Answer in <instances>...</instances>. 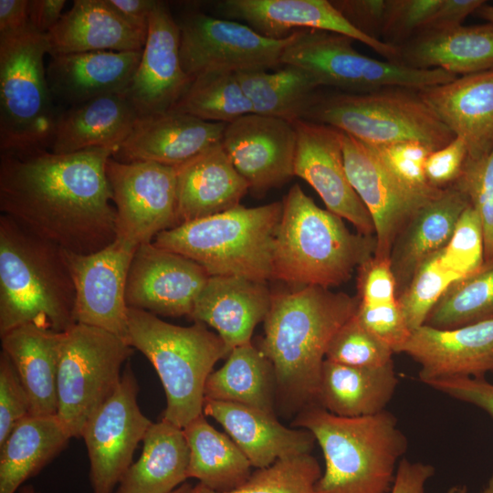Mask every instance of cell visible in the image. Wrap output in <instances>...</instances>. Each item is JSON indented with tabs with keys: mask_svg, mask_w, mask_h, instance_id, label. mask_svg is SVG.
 Segmentation results:
<instances>
[{
	"mask_svg": "<svg viewBox=\"0 0 493 493\" xmlns=\"http://www.w3.org/2000/svg\"><path fill=\"white\" fill-rule=\"evenodd\" d=\"M117 151L1 152L2 215L65 251L86 255L106 247L116 238L106 163Z\"/></svg>",
	"mask_w": 493,
	"mask_h": 493,
	"instance_id": "obj_1",
	"label": "cell"
},
{
	"mask_svg": "<svg viewBox=\"0 0 493 493\" xmlns=\"http://www.w3.org/2000/svg\"><path fill=\"white\" fill-rule=\"evenodd\" d=\"M358 305L357 297L319 286L272 295L264 337L257 346L272 363L281 413L298 414L318 404L330 341Z\"/></svg>",
	"mask_w": 493,
	"mask_h": 493,
	"instance_id": "obj_2",
	"label": "cell"
},
{
	"mask_svg": "<svg viewBox=\"0 0 493 493\" xmlns=\"http://www.w3.org/2000/svg\"><path fill=\"white\" fill-rule=\"evenodd\" d=\"M291 426L309 431L321 448L325 470L317 493L391 492L408 446L392 413L342 417L312 404L296 414Z\"/></svg>",
	"mask_w": 493,
	"mask_h": 493,
	"instance_id": "obj_3",
	"label": "cell"
},
{
	"mask_svg": "<svg viewBox=\"0 0 493 493\" xmlns=\"http://www.w3.org/2000/svg\"><path fill=\"white\" fill-rule=\"evenodd\" d=\"M76 292L63 249L0 216V336L26 324L65 332Z\"/></svg>",
	"mask_w": 493,
	"mask_h": 493,
	"instance_id": "obj_4",
	"label": "cell"
},
{
	"mask_svg": "<svg viewBox=\"0 0 493 493\" xmlns=\"http://www.w3.org/2000/svg\"><path fill=\"white\" fill-rule=\"evenodd\" d=\"M273 250L272 278L299 288L347 281L372 257L375 236L351 233L342 218L319 207L299 184L282 201Z\"/></svg>",
	"mask_w": 493,
	"mask_h": 493,
	"instance_id": "obj_5",
	"label": "cell"
},
{
	"mask_svg": "<svg viewBox=\"0 0 493 493\" xmlns=\"http://www.w3.org/2000/svg\"><path fill=\"white\" fill-rule=\"evenodd\" d=\"M282 202L227 211L160 233L156 246L199 264L210 276L272 278L273 250Z\"/></svg>",
	"mask_w": 493,
	"mask_h": 493,
	"instance_id": "obj_6",
	"label": "cell"
},
{
	"mask_svg": "<svg viewBox=\"0 0 493 493\" xmlns=\"http://www.w3.org/2000/svg\"><path fill=\"white\" fill-rule=\"evenodd\" d=\"M128 343L154 367L164 389L163 419L184 428L203 414L205 386L230 351L204 323L184 327L142 309L128 310Z\"/></svg>",
	"mask_w": 493,
	"mask_h": 493,
	"instance_id": "obj_7",
	"label": "cell"
},
{
	"mask_svg": "<svg viewBox=\"0 0 493 493\" xmlns=\"http://www.w3.org/2000/svg\"><path fill=\"white\" fill-rule=\"evenodd\" d=\"M304 120L333 127L369 146L419 141L435 151L455 138L418 90L401 88L320 94Z\"/></svg>",
	"mask_w": 493,
	"mask_h": 493,
	"instance_id": "obj_8",
	"label": "cell"
},
{
	"mask_svg": "<svg viewBox=\"0 0 493 493\" xmlns=\"http://www.w3.org/2000/svg\"><path fill=\"white\" fill-rule=\"evenodd\" d=\"M46 34L32 27L0 37V152L50 145L60 111L51 94L44 57Z\"/></svg>",
	"mask_w": 493,
	"mask_h": 493,
	"instance_id": "obj_9",
	"label": "cell"
},
{
	"mask_svg": "<svg viewBox=\"0 0 493 493\" xmlns=\"http://www.w3.org/2000/svg\"><path fill=\"white\" fill-rule=\"evenodd\" d=\"M352 41L329 31L299 30L290 36L280 64L301 68L320 87H332L346 93L392 88L421 90L456 78L442 69H420L370 58L357 51Z\"/></svg>",
	"mask_w": 493,
	"mask_h": 493,
	"instance_id": "obj_10",
	"label": "cell"
},
{
	"mask_svg": "<svg viewBox=\"0 0 493 493\" xmlns=\"http://www.w3.org/2000/svg\"><path fill=\"white\" fill-rule=\"evenodd\" d=\"M133 348L100 328L76 323L65 331L58 372V416L72 438L115 393Z\"/></svg>",
	"mask_w": 493,
	"mask_h": 493,
	"instance_id": "obj_11",
	"label": "cell"
},
{
	"mask_svg": "<svg viewBox=\"0 0 493 493\" xmlns=\"http://www.w3.org/2000/svg\"><path fill=\"white\" fill-rule=\"evenodd\" d=\"M106 174L116 208V240L137 249L178 226L177 167L111 156Z\"/></svg>",
	"mask_w": 493,
	"mask_h": 493,
	"instance_id": "obj_12",
	"label": "cell"
},
{
	"mask_svg": "<svg viewBox=\"0 0 493 493\" xmlns=\"http://www.w3.org/2000/svg\"><path fill=\"white\" fill-rule=\"evenodd\" d=\"M176 21L182 65L192 79L206 72L237 73L277 67L290 37L267 38L245 24L196 10L184 13Z\"/></svg>",
	"mask_w": 493,
	"mask_h": 493,
	"instance_id": "obj_13",
	"label": "cell"
},
{
	"mask_svg": "<svg viewBox=\"0 0 493 493\" xmlns=\"http://www.w3.org/2000/svg\"><path fill=\"white\" fill-rule=\"evenodd\" d=\"M138 393V381L127 362L119 387L82 430L92 493H114L152 424L140 409Z\"/></svg>",
	"mask_w": 493,
	"mask_h": 493,
	"instance_id": "obj_14",
	"label": "cell"
},
{
	"mask_svg": "<svg viewBox=\"0 0 493 493\" xmlns=\"http://www.w3.org/2000/svg\"><path fill=\"white\" fill-rule=\"evenodd\" d=\"M135 250L116 239L91 254L63 250L75 287L76 323L102 329L128 343L126 282Z\"/></svg>",
	"mask_w": 493,
	"mask_h": 493,
	"instance_id": "obj_15",
	"label": "cell"
},
{
	"mask_svg": "<svg viewBox=\"0 0 493 493\" xmlns=\"http://www.w3.org/2000/svg\"><path fill=\"white\" fill-rule=\"evenodd\" d=\"M297 132L294 176L306 181L327 210L351 223L357 232L375 236L371 215L348 178L342 132L306 120L292 122Z\"/></svg>",
	"mask_w": 493,
	"mask_h": 493,
	"instance_id": "obj_16",
	"label": "cell"
},
{
	"mask_svg": "<svg viewBox=\"0 0 493 493\" xmlns=\"http://www.w3.org/2000/svg\"><path fill=\"white\" fill-rule=\"evenodd\" d=\"M210 275L194 260L153 242L137 247L126 282L128 308L179 317L192 312Z\"/></svg>",
	"mask_w": 493,
	"mask_h": 493,
	"instance_id": "obj_17",
	"label": "cell"
},
{
	"mask_svg": "<svg viewBox=\"0 0 493 493\" xmlns=\"http://www.w3.org/2000/svg\"><path fill=\"white\" fill-rule=\"evenodd\" d=\"M342 132V131H341ZM343 158L350 183L372 219L377 247L374 257L389 258L398 233L433 195L403 184L367 144L342 132Z\"/></svg>",
	"mask_w": 493,
	"mask_h": 493,
	"instance_id": "obj_18",
	"label": "cell"
},
{
	"mask_svg": "<svg viewBox=\"0 0 493 493\" xmlns=\"http://www.w3.org/2000/svg\"><path fill=\"white\" fill-rule=\"evenodd\" d=\"M221 144L255 193L279 187L294 176L297 132L290 121L249 113L227 123Z\"/></svg>",
	"mask_w": 493,
	"mask_h": 493,
	"instance_id": "obj_19",
	"label": "cell"
},
{
	"mask_svg": "<svg viewBox=\"0 0 493 493\" xmlns=\"http://www.w3.org/2000/svg\"><path fill=\"white\" fill-rule=\"evenodd\" d=\"M214 9L267 38L284 39L303 29L329 31L368 46L386 60L399 62V47L363 34L329 0H222L214 4Z\"/></svg>",
	"mask_w": 493,
	"mask_h": 493,
	"instance_id": "obj_20",
	"label": "cell"
},
{
	"mask_svg": "<svg viewBox=\"0 0 493 493\" xmlns=\"http://www.w3.org/2000/svg\"><path fill=\"white\" fill-rule=\"evenodd\" d=\"M192 81L181 61L178 23L167 4L156 1L127 96L139 117L160 114L175 106Z\"/></svg>",
	"mask_w": 493,
	"mask_h": 493,
	"instance_id": "obj_21",
	"label": "cell"
},
{
	"mask_svg": "<svg viewBox=\"0 0 493 493\" xmlns=\"http://www.w3.org/2000/svg\"><path fill=\"white\" fill-rule=\"evenodd\" d=\"M398 352L420 365L422 383L436 379L484 378L493 372V320L455 329L427 325L411 331Z\"/></svg>",
	"mask_w": 493,
	"mask_h": 493,
	"instance_id": "obj_22",
	"label": "cell"
},
{
	"mask_svg": "<svg viewBox=\"0 0 493 493\" xmlns=\"http://www.w3.org/2000/svg\"><path fill=\"white\" fill-rule=\"evenodd\" d=\"M226 125L173 110L139 117L113 158L178 167L221 142Z\"/></svg>",
	"mask_w": 493,
	"mask_h": 493,
	"instance_id": "obj_23",
	"label": "cell"
},
{
	"mask_svg": "<svg viewBox=\"0 0 493 493\" xmlns=\"http://www.w3.org/2000/svg\"><path fill=\"white\" fill-rule=\"evenodd\" d=\"M440 121L467 145L468 159L493 149V69L418 90Z\"/></svg>",
	"mask_w": 493,
	"mask_h": 493,
	"instance_id": "obj_24",
	"label": "cell"
},
{
	"mask_svg": "<svg viewBox=\"0 0 493 493\" xmlns=\"http://www.w3.org/2000/svg\"><path fill=\"white\" fill-rule=\"evenodd\" d=\"M267 282L236 276H210L189 315L214 328L231 351L251 342L256 326L269 310Z\"/></svg>",
	"mask_w": 493,
	"mask_h": 493,
	"instance_id": "obj_25",
	"label": "cell"
},
{
	"mask_svg": "<svg viewBox=\"0 0 493 493\" xmlns=\"http://www.w3.org/2000/svg\"><path fill=\"white\" fill-rule=\"evenodd\" d=\"M142 54V50L50 56L47 78L55 102L70 107L104 95L127 93Z\"/></svg>",
	"mask_w": 493,
	"mask_h": 493,
	"instance_id": "obj_26",
	"label": "cell"
},
{
	"mask_svg": "<svg viewBox=\"0 0 493 493\" xmlns=\"http://www.w3.org/2000/svg\"><path fill=\"white\" fill-rule=\"evenodd\" d=\"M469 205L467 194L453 184L427 200L404 226L389 257L397 297L418 267L447 245Z\"/></svg>",
	"mask_w": 493,
	"mask_h": 493,
	"instance_id": "obj_27",
	"label": "cell"
},
{
	"mask_svg": "<svg viewBox=\"0 0 493 493\" xmlns=\"http://www.w3.org/2000/svg\"><path fill=\"white\" fill-rule=\"evenodd\" d=\"M203 413L222 425L257 468L280 458L310 454L316 442L309 431L288 428L275 414L239 404L205 399Z\"/></svg>",
	"mask_w": 493,
	"mask_h": 493,
	"instance_id": "obj_28",
	"label": "cell"
},
{
	"mask_svg": "<svg viewBox=\"0 0 493 493\" xmlns=\"http://www.w3.org/2000/svg\"><path fill=\"white\" fill-rule=\"evenodd\" d=\"M249 190L221 142L177 167L178 226L239 205Z\"/></svg>",
	"mask_w": 493,
	"mask_h": 493,
	"instance_id": "obj_29",
	"label": "cell"
},
{
	"mask_svg": "<svg viewBox=\"0 0 493 493\" xmlns=\"http://www.w3.org/2000/svg\"><path fill=\"white\" fill-rule=\"evenodd\" d=\"M139 115L127 93L104 95L60 111L49 150L78 152L93 148H118L128 138Z\"/></svg>",
	"mask_w": 493,
	"mask_h": 493,
	"instance_id": "obj_30",
	"label": "cell"
},
{
	"mask_svg": "<svg viewBox=\"0 0 493 493\" xmlns=\"http://www.w3.org/2000/svg\"><path fill=\"white\" fill-rule=\"evenodd\" d=\"M1 337L2 351L13 362L30 403V415H57L58 372L65 332L34 324Z\"/></svg>",
	"mask_w": 493,
	"mask_h": 493,
	"instance_id": "obj_31",
	"label": "cell"
},
{
	"mask_svg": "<svg viewBox=\"0 0 493 493\" xmlns=\"http://www.w3.org/2000/svg\"><path fill=\"white\" fill-rule=\"evenodd\" d=\"M147 33L122 20L105 0H75L46 34L50 56L90 51H142Z\"/></svg>",
	"mask_w": 493,
	"mask_h": 493,
	"instance_id": "obj_32",
	"label": "cell"
},
{
	"mask_svg": "<svg viewBox=\"0 0 493 493\" xmlns=\"http://www.w3.org/2000/svg\"><path fill=\"white\" fill-rule=\"evenodd\" d=\"M399 63L466 76L493 69V24L420 33L399 46Z\"/></svg>",
	"mask_w": 493,
	"mask_h": 493,
	"instance_id": "obj_33",
	"label": "cell"
},
{
	"mask_svg": "<svg viewBox=\"0 0 493 493\" xmlns=\"http://www.w3.org/2000/svg\"><path fill=\"white\" fill-rule=\"evenodd\" d=\"M398 384L393 362L381 367H353L323 362L318 404L342 417H362L385 410Z\"/></svg>",
	"mask_w": 493,
	"mask_h": 493,
	"instance_id": "obj_34",
	"label": "cell"
},
{
	"mask_svg": "<svg viewBox=\"0 0 493 493\" xmlns=\"http://www.w3.org/2000/svg\"><path fill=\"white\" fill-rule=\"evenodd\" d=\"M72 437L57 415H27L0 445V493H16L58 456Z\"/></svg>",
	"mask_w": 493,
	"mask_h": 493,
	"instance_id": "obj_35",
	"label": "cell"
},
{
	"mask_svg": "<svg viewBox=\"0 0 493 493\" xmlns=\"http://www.w3.org/2000/svg\"><path fill=\"white\" fill-rule=\"evenodd\" d=\"M142 445L118 492L171 493L188 478L189 447L182 427L162 418L149 427Z\"/></svg>",
	"mask_w": 493,
	"mask_h": 493,
	"instance_id": "obj_36",
	"label": "cell"
},
{
	"mask_svg": "<svg viewBox=\"0 0 493 493\" xmlns=\"http://www.w3.org/2000/svg\"><path fill=\"white\" fill-rule=\"evenodd\" d=\"M183 429L189 447L188 478H196L217 493L233 491L248 480L252 473L248 458L226 433L213 427L204 414Z\"/></svg>",
	"mask_w": 493,
	"mask_h": 493,
	"instance_id": "obj_37",
	"label": "cell"
},
{
	"mask_svg": "<svg viewBox=\"0 0 493 493\" xmlns=\"http://www.w3.org/2000/svg\"><path fill=\"white\" fill-rule=\"evenodd\" d=\"M205 399L275 414L276 379L271 362L252 341L234 348L225 364L208 376Z\"/></svg>",
	"mask_w": 493,
	"mask_h": 493,
	"instance_id": "obj_38",
	"label": "cell"
},
{
	"mask_svg": "<svg viewBox=\"0 0 493 493\" xmlns=\"http://www.w3.org/2000/svg\"><path fill=\"white\" fill-rule=\"evenodd\" d=\"M274 72L256 69L237 72L253 113L294 122L304 120L320 95L317 80L301 68L284 65Z\"/></svg>",
	"mask_w": 493,
	"mask_h": 493,
	"instance_id": "obj_39",
	"label": "cell"
},
{
	"mask_svg": "<svg viewBox=\"0 0 493 493\" xmlns=\"http://www.w3.org/2000/svg\"><path fill=\"white\" fill-rule=\"evenodd\" d=\"M493 320V262L454 280L429 312L425 324L455 329Z\"/></svg>",
	"mask_w": 493,
	"mask_h": 493,
	"instance_id": "obj_40",
	"label": "cell"
},
{
	"mask_svg": "<svg viewBox=\"0 0 493 493\" xmlns=\"http://www.w3.org/2000/svg\"><path fill=\"white\" fill-rule=\"evenodd\" d=\"M211 122L230 123L253 113L236 73L213 71L195 77L172 109Z\"/></svg>",
	"mask_w": 493,
	"mask_h": 493,
	"instance_id": "obj_41",
	"label": "cell"
},
{
	"mask_svg": "<svg viewBox=\"0 0 493 493\" xmlns=\"http://www.w3.org/2000/svg\"><path fill=\"white\" fill-rule=\"evenodd\" d=\"M321 477L317 459L310 454L284 457L269 467L257 468L240 488L226 493H317L315 486ZM182 493H217L201 483L184 484Z\"/></svg>",
	"mask_w": 493,
	"mask_h": 493,
	"instance_id": "obj_42",
	"label": "cell"
},
{
	"mask_svg": "<svg viewBox=\"0 0 493 493\" xmlns=\"http://www.w3.org/2000/svg\"><path fill=\"white\" fill-rule=\"evenodd\" d=\"M457 276L441 262V251L427 258L416 270L397 301L411 331L421 327L439 298Z\"/></svg>",
	"mask_w": 493,
	"mask_h": 493,
	"instance_id": "obj_43",
	"label": "cell"
},
{
	"mask_svg": "<svg viewBox=\"0 0 493 493\" xmlns=\"http://www.w3.org/2000/svg\"><path fill=\"white\" fill-rule=\"evenodd\" d=\"M393 353L354 315L332 337L326 360L353 367H381L393 362Z\"/></svg>",
	"mask_w": 493,
	"mask_h": 493,
	"instance_id": "obj_44",
	"label": "cell"
},
{
	"mask_svg": "<svg viewBox=\"0 0 493 493\" xmlns=\"http://www.w3.org/2000/svg\"><path fill=\"white\" fill-rule=\"evenodd\" d=\"M441 262L458 278L477 272L485 265L481 221L471 204L461 215L452 237L441 250Z\"/></svg>",
	"mask_w": 493,
	"mask_h": 493,
	"instance_id": "obj_45",
	"label": "cell"
},
{
	"mask_svg": "<svg viewBox=\"0 0 493 493\" xmlns=\"http://www.w3.org/2000/svg\"><path fill=\"white\" fill-rule=\"evenodd\" d=\"M454 184L467 194L477 210L484 236L485 263L493 262V149L481 159L467 158Z\"/></svg>",
	"mask_w": 493,
	"mask_h": 493,
	"instance_id": "obj_46",
	"label": "cell"
},
{
	"mask_svg": "<svg viewBox=\"0 0 493 493\" xmlns=\"http://www.w3.org/2000/svg\"><path fill=\"white\" fill-rule=\"evenodd\" d=\"M385 167L405 186L427 195L440 192L426 180L425 166L433 151L419 141H404L380 146H370Z\"/></svg>",
	"mask_w": 493,
	"mask_h": 493,
	"instance_id": "obj_47",
	"label": "cell"
},
{
	"mask_svg": "<svg viewBox=\"0 0 493 493\" xmlns=\"http://www.w3.org/2000/svg\"><path fill=\"white\" fill-rule=\"evenodd\" d=\"M442 0H389L383 41L396 47L418 35Z\"/></svg>",
	"mask_w": 493,
	"mask_h": 493,
	"instance_id": "obj_48",
	"label": "cell"
},
{
	"mask_svg": "<svg viewBox=\"0 0 493 493\" xmlns=\"http://www.w3.org/2000/svg\"><path fill=\"white\" fill-rule=\"evenodd\" d=\"M30 414L27 393L16 370L3 351L0 353V445L14 427Z\"/></svg>",
	"mask_w": 493,
	"mask_h": 493,
	"instance_id": "obj_49",
	"label": "cell"
},
{
	"mask_svg": "<svg viewBox=\"0 0 493 493\" xmlns=\"http://www.w3.org/2000/svg\"><path fill=\"white\" fill-rule=\"evenodd\" d=\"M355 316L393 352H398L411 334L397 300L375 305L359 302Z\"/></svg>",
	"mask_w": 493,
	"mask_h": 493,
	"instance_id": "obj_50",
	"label": "cell"
},
{
	"mask_svg": "<svg viewBox=\"0 0 493 493\" xmlns=\"http://www.w3.org/2000/svg\"><path fill=\"white\" fill-rule=\"evenodd\" d=\"M359 302L368 305L397 300L395 279L389 258L372 257L358 267Z\"/></svg>",
	"mask_w": 493,
	"mask_h": 493,
	"instance_id": "obj_51",
	"label": "cell"
},
{
	"mask_svg": "<svg viewBox=\"0 0 493 493\" xmlns=\"http://www.w3.org/2000/svg\"><path fill=\"white\" fill-rule=\"evenodd\" d=\"M467 157V145L458 136L446 146L432 151L425 166L428 184L439 190L453 185L460 177Z\"/></svg>",
	"mask_w": 493,
	"mask_h": 493,
	"instance_id": "obj_52",
	"label": "cell"
},
{
	"mask_svg": "<svg viewBox=\"0 0 493 493\" xmlns=\"http://www.w3.org/2000/svg\"><path fill=\"white\" fill-rule=\"evenodd\" d=\"M425 383L450 397L476 405L493 417V383L485 378L456 377Z\"/></svg>",
	"mask_w": 493,
	"mask_h": 493,
	"instance_id": "obj_53",
	"label": "cell"
},
{
	"mask_svg": "<svg viewBox=\"0 0 493 493\" xmlns=\"http://www.w3.org/2000/svg\"><path fill=\"white\" fill-rule=\"evenodd\" d=\"M331 3L358 30L380 39L389 0H331Z\"/></svg>",
	"mask_w": 493,
	"mask_h": 493,
	"instance_id": "obj_54",
	"label": "cell"
},
{
	"mask_svg": "<svg viewBox=\"0 0 493 493\" xmlns=\"http://www.w3.org/2000/svg\"><path fill=\"white\" fill-rule=\"evenodd\" d=\"M484 3H486L484 0H442L420 33L443 31L460 26L464 20Z\"/></svg>",
	"mask_w": 493,
	"mask_h": 493,
	"instance_id": "obj_55",
	"label": "cell"
},
{
	"mask_svg": "<svg viewBox=\"0 0 493 493\" xmlns=\"http://www.w3.org/2000/svg\"><path fill=\"white\" fill-rule=\"evenodd\" d=\"M430 464L402 458L397 466L391 493H425L427 481L434 476Z\"/></svg>",
	"mask_w": 493,
	"mask_h": 493,
	"instance_id": "obj_56",
	"label": "cell"
},
{
	"mask_svg": "<svg viewBox=\"0 0 493 493\" xmlns=\"http://www.w3.org/2000/svg\"><path fill=\"white\" fill-rule=\"evenodd\" d=\"M28 0H0V37L30 28Z\"/></svg>",
	"mask_w": 493,
	"mask_h": 493,
	"instance_id": "obj_57",
	"label": "cell"
},
{
	"mask_svg": "<svg viewBox=\"0 0 493 493\" xmlns=\"http://www.w3.org/2000/svg\"><path fill=\"white\" fill-rule=\"evenodd\" d=\"M105 2L131 26L147 33L150 14L156 0H105Z\"/></svg>",
	"mask_w": 493,
	"mask_h": 493,
	"instance_id": "obj_58",
	"label": "cell"
},
{
	"mask_svg": "<svg viewBox=\"0 0 493 493\" xmlns=\"http://www.w3.org/2000/svg\"><path fill=\"white\" fill-rule=\"evenodd\" d=\"M65 0H28L30 26L47 34L60 19Z\"/></svg>",
	"mask_w": 493,
	"mask_h": 493,
	"instance_id": "obj_59",
	"label": "cell"
},
{
	"mask_svg": "<svg viewBox=\"0 0 493 493\" xmlns=\"http://www.w3.org/2000/svg\"><path fill=\"white\" fill-rule=\"evenodd\" d=\"M475 13L488 23L493 24V5L486 2Z\"/></svg>",
	"mask_w": 493,
	"mask_h": 493,
	"instance_id": "obj_60",
	"label": "cell"
},
{
	"mask_svg": "<svg viewBox=\"0 0 493 493\" xmlns=\"http://www.w3.org/2000/svg\"><path fill=\"white\" fill-rule=\"evenodd\" d=\"M446 493H467V488L465 485H456L451 487Z\"/></svg>",
	"mask_w": 493,
	"mask_h": 493,
	"instance_id": "obj_61",
	"label": "cell"
},
{
	"mask_svg": "<svg viewBox=\"0 0 493 493\" xmlns=\"http://www.w3.org/2000/svg\"><path fill=\"white\" fill-rule=\"evenodd\" d=\"M18 493H40L37 491L33 485H23Z\"/></svg>",
	"mask_w": 493,
	"mask_h": 493,
	"instance_id": "obj_62",
	"label": "cell"
},
{
	"mask_svg": "<svg viewBox=\"0 0 493 493\" xmlns=\"http://www.w3.org/2000/svg\"><path fill=\"white\" fill-rule=\"evenodd\" d=\"M481 493H493V472Z\"/></svg>",
	"mask_w": 493,
	"mask_h": 493,
	"instance_id": "obj_63",
	"label": "cell"
},
{
	"mask_svg": "<svg viewBox=\"0 0 493 493\" xmlns=\"http://www.w3.org/2000/svg\"><path fill=\"white\" fill-rule=\"evenodd\" d=\"M184 488V484L181 485L180 487H178L176 489H174L173 492L171 493H182L183 490ZM114 493H120L118 492L117 490L114 491Z\"/></svg>",
	"mask_w": 493,
	"mask_h": 493,
	"instance_id": "obj_64",
	"label": "cell"
}]
</instances>
